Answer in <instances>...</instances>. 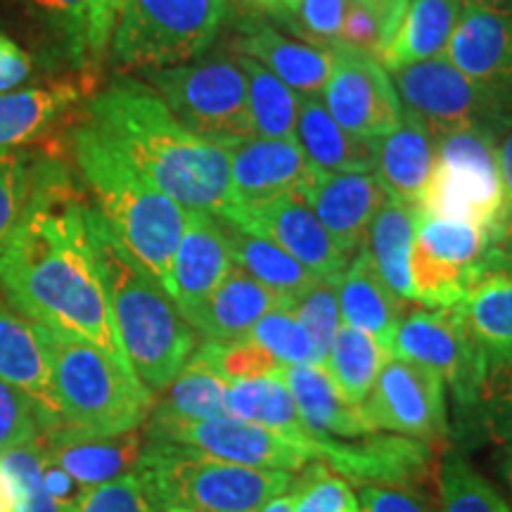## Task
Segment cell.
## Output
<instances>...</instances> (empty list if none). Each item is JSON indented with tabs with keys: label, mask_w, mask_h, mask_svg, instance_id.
Returning <instances> with one entry per match:
<instances>
[{
	"label": "cell",
	"mask_w": 512,
	"mask_h": 512,
	"mask_svg": "<svg viewBox=\"0 0 512 512\" xmlns=\"http://www.w3.org/2000/svg\"><path fill=\"white\" fill-rule=\"evenodd\" d=\"M145 437L190 446L207 456L228 460V463L261 467V470L297 472L318 460L313 448L297 444V441L256 425V422L233 418L181 420L150 413Z\"/></svg>",
	"instance_id": "7c38bea8"
},
{
	"label": "cell",
	"mask_w": 512,
	"mask_h": 512,
	"mask_svg": "<svg viewBox=\"0 0 512 512\" xmlns=\"http://www.w3.org/2000/svg\"><path fill=\"white\" fill-rule=\"evenodd\" d=\"M418 207L389 197L375 214L366 235V252L382 283L401 302H413L411 249Z\"/></svg>",
	"instance_id": "d6a6232c"
},
{
	"label": "cell",
	"mask_w": 512,
	"mask_h": 512,
	"mask_svg": "<svg viewBox=\"0 0 512 512\" xmlns=\"http://www.w3.org/2000/svg\"><path fill=\"white\" fill-rule=\"evenodd\" d=\"M294 498H297V491H294V482L285 494L275 496L273 501H268L261 512H292L294 510Z\"/></svg>",
	"instance_id": "91938a15"
},
{
	"label": "cell",
	"mask_w": 512,
	"mask_h": 512,
	"mask_svg": "<svg viewBox=\"0 0 512 512\" xmlns=\"http://www.w3.org/2000/svg\"><path fill=\"white\" fill-rule=\"evenodd\" d=\"M221 221V219H219ZM223 233H226L230 254H233L235 266L259 280L261 285L278 294L283 304L299 297L304 290L316 283V275L306 271L294 256L278 247L275 242L261 238V235L249 233L245 228L233 226V223L221 221Z\"/></svg>",
	"instance_id": "d590c367"
},
{
	"label": "cell",
	"mask_w": 512,
	"mask_h": 512,
	"mask_svg": "<svg viewBox=\"0 0 512 512\" xmlns=\"http://www.w3.org/2000/svg\"><path fill=\"white\" fill-rule=\"evenodd\" d=\"M368 3L382 15L384 27H387V36L389 41H392V36L396 34V29H399L401 24L403 12L408 8V0H368Z\"/></svg>",
	"instance_id": "6f0895ef"
},
{
	"label": "cell",
	"mask_w": 512,
	"mask_h": 512,
	"mask_svg": "<svg viewBox=\"0 0 512 512\" xmlns=\"http://www.w3.org/2000/svg\"><path fill=\"white\" fill-rule=\"evenodd\" d=\"M489 254H494L496 259H501L508 266H512V204H508L501 223H498L494 235H491Z\"/></svg>",
	"instance_id": "9f6ffc18"
},
{
	"label": "cell",
	"mask_w": 512,
	"mask_h": 512,
	"mask_svg": "<svg viewBox=\"0 0 512 512\" xmlns=\"http://www.w3.org/2000/svg\"><path fill=\"white\" fill-rule=\"evenodd\" d=\"M38 164L31 162V155L19 147L0 150V240L15 228V223L27 207Z\"/></svg>",
	"instance_id": "f6af8a7d"
},
{
	"label": "cell",
	"mask_w": 512,
	"mask_h": 512,
	"mask_svg": "<svg viewBox=\"0 0 512 512\" xmlns=\"http://www.w3.org/2000/svg\"><path fill=\"white\" fill-rule=\"evenodd\" d=\"M0 512H17L15 494H12L10 479L3 472V467H0Z\"/></svg>",
	"instance_id": "94428289"
},
{
	"label": "cell",
	"mask_w": 512,
	"mask_h": 512,
	"mask_svg": "<svg viewBox=\"0 0 512 512\" xmlns=\"http://www.w3.org/2000/svg\"><path fill=\"white\" fill-rule=\"evenodd\" d=\"M228 0H124L112 34L121 69L176 67L202 55L219 34Z\"/></svg>",
	"instance_id": "ba28073f"
},
{
	"label": "cell",
	"mask_w": 512,
	"mask_h": 512,
	"mask_svg": "<svg viewBox=\"0 0 512 512\" xmlns=\"http://www.w3.org/2000/svg\"><path fill=\"white\" fill-rule=\"evenodd\" d=\"M247 339L266 349L280 366H311L313 347L294 313L285 306L268 311L259 323L249 330Z\"/></svg>",
	"instance_id": "7bdbcfd3"
},
{
	"label": "cell",
	"mask_w": 512,
	"mask_h": 512,
	"mask_svg": "<svg viewBox=\"0 0 512 512\" xmlns=\"http://www.w3.org/2000/svg\"><path fill=\"white\" fill-rule=\"evenodd\" d=\"M221 221L275 242L316 278L335 280L349 266V259L339 252L337 242L309 204L294 195L256 204L235 202Z\"/></svg>",
	"instance_id": "2e32d148"
},
{
	"label": "cell",
	"mask_w": 512,
	"mask_h": 512,
	"mask_svg": "<svg viewBox=\"0 0 512 512\" xmlns=\"http://www.w3.org/2000/svg\"><path fill=\"white\" fill-rule=\"evenodd\" d=\"M339 316L351 328L366 332L384 349H392L394 332L401 320V299L382 283L373 261L361 247L342 275L335 280Z\"/></svg>",
	"instance_id": "f1b7e54d"
},
{
	"label": "cell",
	"mask_w": 512,
	"mask_h": 512,
	"mask_svg": "<svg viewBox=\"0 0 512 512\" xmlns=\"http://www.w3.org/2000/svg\"><path fill=\"white\" fill-rule=\"evenodd\" d=\"M162 512H197V510L185 508V505H178V503H162Z\"/></svg>",
	"instance_id": "03108f58"
},
{
	"label": "cell",
	"mask_w": 512,
	"mask_h": 512,
	"mask_svg": "<svg viewBox=\"0 0 512 512\" xmlns=\"http://www.w3.org/2000/svg\"><path fill=\"white\" fill-rule=\"evenodd\" d=\"M38 439L46 448L48 458L60 465L83 491L136 472L145 446V439L140 437L138 430L124 434H95L67 425L41 434Z\"/></svg>",
	"instance_id": "603a6c76"
},
{
	"label": "cell",
	"mask_w": 512,
	"mask_h": 512,
	"mask_svg": "<svg viewBox=\"0 0 512 512\" xmlns=\"http://www.w3.org/2000/svg\"><path fill=\"white\" fill-rule=\"evenodd\" d=\"M501 475H503V479H505V482H508V486L512 489V444L505 446V451H503Z\"/></svg>",
	"instance_id": "e7e4bbea"
},
{
	"label": "cell",
	"mask_w": 512,
	"mask_h": 512,
	"mask_svg": "<svg viewBox=\"0 0 512 512\" xmlns=\"http://www.w3.org/2000/svg\"><path fill=\"white\" fill-rule=\"evenodd\" d=\"M403 114L437 140L460 128L484 126L501 133L512 128V110L453 67L446 57L392 69Z\"/></svg>",
	"instance_id": "30bf717a"
},
{
	"label": "cell",
	"mask_w": 512,
	"mask_h": 512,
	"mask_svg": "<svg viewBox=\"0 0 512 512\" xmlns=\"http://www.w3.org/2000/svg\"><path fill=\"white\" fill-rule=\"evenodd\" d=\"M460 12L463 0H408L399 29L384 48L382 67L392 72L403 64L446 55Z\"/></svg>",
	"instance_id": "836d02e7"
},
{
	"label": "cell",
	"mask_w": 512,
	"mask_h": 512,
	"mask_svg": "<svg viewBox=\"0 0 512 512\" xmlns=\"http://www.w3.org/2000/svg\"><path fill=\"white\" fill-rule=\"evenodd\" d=\"M72 155L102 221L126 252L171 294V261L188 209L157 190L88 121L74 128Z\"/></svg>",
	"instance_id": "277c9868"
},
{
	"label": "cell",
	"mask_w": 512,
	"mask_h": 512,
	"mask_svg": "<svg viewBox=\"0 0 512 512\" xmlns=\"http://www.w3.org/2000/svg\"><path fill=\"white\" fill-rule=\"evenodd\" d=\"M74 512H162V505L138 472L88 489Z\"/></svg>",
	"instance_id": "c3c4849f"
},
{
	"label": "cell",
	"mask_w": 512,
	"mask_h": 512,
	"mask_svg": "<svg viewBox=\"0 0 512 512\" xmlns=\"http://www.w3.org/2000/svg\"><path fill=\"white\" fill-rule=\"evenodd\" d=\"M0 292L31 323L128 361L88 228V204L60 164H38L27 207L0 240Z\"/></svg>",
	"instance_id": "6da1fadb"
},
{
	"label": "cell",
	"mask_w": 512,
	"mask_h": 512,
	"mask_svg": "<svg viewBox=\"0 0 512 512\" xmlns=\"http://www.w3.org/2000/svg\"><path fill=\"white\" fill-rule=\"evenodd\" d=\"M226 415L233 420L256 422L268 430L283 434L306 448L316 451L318 437L306 430L280 368L271 375L247 377V380L228 382L226 387ZM318 458V451H316Z\"/></svg>",
	"instance_id": "4dcf8cb0"
},
{
	"label": "cell",
	"mask_w": 512,
	"mask_h": 512,
	"mask_svg": "<svg viewBox=\"0 0 512 512\" xmlns=\"http://www.w3.org/2000/svg\"><path fill=\"white\" fill-rule=\"evenodd\" d=\"M0 380L27 396L36 411L41 434L62 427L48 354L36 325L24 318L3 292H0Z\"/></svg>",
	"instance_id": "7402d4cb"
},
{
	"label": "cell",
	"mask_w": 512,
	"mask_h": 512,
	"mask_svg": "<svg viewBox=\"0 0 512 512\" xmlns=\"http://www.w3.org/2000/svg\"><path fill=\"white\" fill-rule=\"evenodd\" d=\"M41 437L36 411L27 396L0 380V453Z\"/></svg>",
	"instance_id": "f907efd6"
},
{
	"label": "cell",
	"mask_w": 512,
	"mask_h": 512,
	"mask_svg": "<svg viewBox=\"0 0 512 512\" xmlns=\"http://www.w3.org/2000/svg\"><path fill=\"white\" fill-rule=\"evenodd\" d=\"M280 375L290 389L306 430L313 437L358 439L375 432L368 425L361 406L344 399L323 368L280 366Z\"/></svg>",
	"instance_id": "4316f807"
},
{
	"label": "cell",
	"mask_w": 512,
	"mask_h": 512,
	"mask_svg": "<svg viewBox=\"0 0 512 512\" xmlns=\"http://www.w3.org/2000/svg\"><path fill=\"white\" fill-rule=\"evenodd\" d=\"M482 430L498 444H512V358H491L475 406Z\"/></svg>",
	"instance_id": "b9f144b4"
},
{
	"label": "cell",
	"mask_w": 512,
	"mask_h": 512,
	"mask_svg": "<svg viewBox=\"0 0 512 512\" xmlns=\"http://www.w3.org/2000/svg\"><path fill=\"white\" fill-rule=\"evenodd\" d=\"M252 3L259 5V8H264L266 12H271V15L275 17V15H280V12L292 10L299 0H252Z\"/></svg>",
	"instance_id": "be15d7a7"
},
{
	"label": "cell",
	"mask_w": 512,
	"mask_h": 512,
	"mask_svg": "<svg viewBox=\"0 0 512 512\" xmlns=\"http://www.w3.org/2000/svg\"><path fill=\"white\" fill-rule=\"evenodd\" d=\"M43 17L53 24L76 57L88 55L86 0H34Z\"/></svg>",
	"instance_id": "816d5d0a"
},
{
	"label": "cell",
	"mask_w": 512,
	"mask_h": 512,
	"mask_svg": "<svg viewBox=\"0 0 512 512\" xmlns=\"http://www.w3.org/2000/svg\"><path fill=\"white\" fill-rule=\"evenodd\" d=\"M36 330L48 354L62 425L95 434L136 432L145 425L155 394L131 366L86 339L41 325Z\"/></svg>",
	"instance_id": "5b68a950"
},
{
	"label": "cell",
	"mask_w": 512,
	"mask_h": 512,
	"mask_svg": "<svg viewBox=\"0 0 512 512\" xmlns=\"http://www.w3.org/2000/svg\"><path fill=\"white\" fill-rule=\"evenodd\" d=\"M432 164V136L406 114L394 131L377 140L375 174L394 200L418 204L432 176Z\"/></svg>",
	"instance_id": "1f68e13d"
},
{
	"label": "cell",
	"mask_w": 512,
	"mask_h": 512,
	"mask_svg": "<svg viewBox=\"0 0 512 512\" xmlns=\"http://www.w3.org/2000/svg\"><path fill=\"white\" fill-rule=\"evenodd\" d=\"M283 306V299L254 280L252 275L233 266L221 285L211 292L202 309L190 318L204 342L228 344L245 339L249 330L266 316L268 311Z\"/></svg>",
	"instance_id": "484cf974"
},
{
	"label": "cell",
	"mask_w": 512,
	"mask_h": 512,
	"mask_svg": "<svg viewBox=\"0 0 512 512\" xmlns=\"http://www.w3.org/2000/svg\"><path fill=\"white\" fill-rule=\"evenodd\" d=\"M498 162H501V176L505 192H508V202L512 204V128L498 143Z\"/></svg>",
	"instance_id": "680465c9"
},
{
	"label": "cell",
	"mask_w": 512,
	"mask_h": 512,
	"mask_svg": "<svg viewBox=\"0 0 512 512\" xmlns=\"http://www.w3.org/2000/svg\"><path fill=\"white\" fill-rule=\"evenodd\" d=\"M389 354L434 370L451 387L458 408L470 411L475 406L489 358L467 335L453 306L401 318Z\"/></svg>",
	"instance_id": "4fadbf2b"
},
{
	"label": "cell",
	"mask_w": 512,
	"mask_h": 512,
	"mask_svg": "<svg viewBox=\"0 0 512 512\" xmlns=\"http://www.w3.org/2000/svg\"><path fill=\"white\" fill-rule=\"evenodd\" d=\"M233 266L221 221L204 211H188L181 242L171 261V299L188 323Z\"/></svg>",
	"instance_id": "44dd1931"
},
{
	"label": "cell",
	"mask_w": 512,
	"mask_h": 512,
	"mask_svg": "<svg viewBox=\"0 0 512 512\" xmlns=\"http://www.w3.org/2000/svg\"><path fill=\"white\" fill-rule=\"evenodd\" d=\"M463 3H470V5H477V8L512 17V0H463Z\"/></svg>",
	"instance_id": "6125c7cd"
},
{
	"label": "cell",
	"mask_w": 512,
	"mask_h": 512,
	"mask_svg": "<svg viewBox=\"0 0 512 512\" xmlns=\"http://www.w3.org/2000/svg\"><path fill=\"white\" fill-rule=\"evenodd\" d=\"M441 512H512L489 479L458 451H448L439 467Z\"/></svg>",
	"instance_id": "ab89813d"
},
{
	"label": "cell",
	"mask_w": 512,
	"mask_h": 512,
	"mask_svg": "<svg viewBox=\"0 0 512 512\" xmlns=\"http://www.w3.org/2000/svg\"><path fill=\"white\" fill-rule=\"evenodd\" d=\"M88 124L183 209L216 219H226L233 209L228 152L188 131L152 88L112 83L95 95Z\"/></svg>",
	"instance_id": "7a4b0ae2"
},
{
	"label": "cell",
	"mask_w": 512,
	"mask_h": 512,
	"mask_svg": "<svg viewBox=\"0 0 512 512\" xmlns=\"http://www.w3.org/2000/svg\"><path fill=\"white\" fill-rule=\"evenodd\" d=\"M323 91L325 110L358 138L380 140L403 121L392 76L380 60L358 50H332V72Z\"/></svg>",
	"instance_id": "9a60e30c"
},
{
	"label": "cell",
	"mask_w": 512,
	"mask_h": 512,
	"mask_svg": "<svg viewBox=\"0 0 512 512\" xmlns=\"http://www.w3.org/2000/svg\"><path fill=\"white\" fill-rule=\"evenodd\" d=\"M238 57L247 79V105L254 124V136L287 140L294 138L302 95L294 93L287 83L245 55Z\"/></svg>",
	"instance_id": "f35d334b"
},
{
	"label": "cell",
	"mask_w": 512,
	"mask_h": 512,
	"mask_svg": "<svg viewBox=\"0 0 512 512\" xmlns=\"http://www.w3.org/2000/svg\"><path fill=\"white\" fill-rule=\"evenodd\" d=\"M318 463L335 475L361 486H406L415 489L432 477L434 448L430 441L411 437H380L370 432L358 439L316 441Z\"/></svg>",
	"instance_id": "e0dca14e"
},
{
	"label": "cell",
	"mask_w": 512,
	"mask_h": 512,
	"mask_svg": "<svg viewBox=\"0 0 512 512\" xmlns=\"http://www.w3.org/2000/svg\"><path fill=\"white\" fill-rule=\"evenodd\" d=\"M197 351L226 382L271 375L273 370L280 368V363L266 349H261L259 344H254L247 337L228 344L202 342Z\"/></svg>",
	"instance_id": "7dc6e473"
},
{
	"label": "cell",
	"mask_w": 512,
	"mask_h": 512,
	"mask_svg": "<svg viewBox=\"0 0 512 512\" xmlns=\"http://www.w3.org/2000/svg\"><path fill=\"white\" fill-rule=\"evenodd\" d=\"M294 140L313 169L323 174L375 169L377 140L358 138L339 126L318 98H302L299 102Z\"/></svg>",
	"instance_id": "f546056e"
},
{
	"label": "cell",
	"mask_w": 512,
	"mask_h": 512,
	"mask_svg": "<svg viewBox=\"0 0 512 512\" xmlns=\"http://www.w3.org/2000/svg\"><path fill=\"white\" fill-rule=\"evenodd\" d=\"M358 512H437L427 496L406 486H361Z\"/></svg>",
	"instance_id": "f5cc1de1"
},
{
	"label": "cell",
	"mask_w": 512,
	"mask_h": 512,
	"mask_svg": "<svg viewBox=\"0 0 512 512\" xmlns=\"http://www.w3.org/2000/svg\"><path fill=\"white\" fill-rule=\"evenodd\" d=\"M337 280V278H335ZM335 280L318 278L309 290H304L299 297L283 304L285 309L294 313L306 335L311 339L313 361L311 366L323 368L328 358L332 342H335L339 330V304H337V287Z\"/></svg>",
	"instance_id": "60d3db41"
},
{
	"label": "cell",
	"mask_w": 512,
	"mask_h": 512,
	"mask_svg": "<svg viewBox=\"0 0 512 512\" xmlns=\"http://www.w3.org/2000/svg\"><path fill=\"white\" fill-rule=\"evenodd\" d=\"M88 228L124 358L152 394H162L197 349V332L95 207H88Z\"/></svg>",
	"instance_id": "3957f363"
},
{
	"label": "cell",
	"mask_w": 512,
	"mask_h": 512,
	"mask_svg": "<svg viewBox=\"0 0 512 512\" xmlns=\"http://www.w3.org/2000/svg\"><path fill=\"white\" fill-rule=\"evenodd\" d=\"M226 387L228 382L192 351L169 387L162 392V399L155 403L152 413L181 420H221L226 415Z\"/></svg>",
	"instance_id": "8d00e7d4"
},
{
	"label": "cell",
	"mask_w": 512,
	"mask_h": 512,
	"mask_svg": "<svg viewBox=\"0 0 512 512\" xmlns=\"http://www.w3.org/2000/svg\"><path fill=\"white\" fill-rule=\"evenodd\" d=\"M498 138L491 128L470 126L434 140L432 176L415 204L418 214L470 221L494 235L510 204L498 162Z\"/></svg>",
	"instance_id": "52a82bcc"
},
{
	"label": "cell",
	"mask_w": 512,
	"mask_h": 512,
	"mask_svg": "<svg viewBox=\"0 0 512 512\" xmlns=\"http://www.w3.org/2000/svg\"><path fill=\"white\" fill-rule=\"evenodd\" d=\"M150 86L169 112L195 136L223 150L254 138L247 79L238 57L155 69L150 72Z\"/></svg>",
	"instance_id": "9c48e42d"
},
{
	"label": "cell",
	"mask_w": 512,
	"mask_h": 512,
	"mask_svg": "<svg viewBox=\"0 0 512 512\" xmlns=\"http://www.w3.org/2000/svg\"><path fill=\"white\" fill-rule=\"evenodd\" d=\"M138 475L162 503L197 512H261L292 486L283 470H261L207 456L197 448L145 439Z\"/></svg>",
	"instance_id": "8992f818"
},
{
	"label": "cell",
	"mask_w": 512,
	"mask_h": 512,
	"mask_svg": "<svg viewBox=\"0 0 512 512\" xmlns=\"http://www.w3.org/2000/svg\"><path fill=\"white\" fill-rule=\"evenodd\" d=\"M238 53L259 62L302 98H318L332 72V50L294 41L261 19H247L238 38Z\"/></svg>",
	"instance_id": "d4e9b609"
},
{
	"label": "cell",
	"mask_w": 512,
	"mask_h": 512,
	"mask_svg": "<svg viewBox=\"0 0 512 512\" xmlns=\"http://www.w3.org/2000/svg\"><path fill=\"white\" fill-rule=\"evenodd\" d=\"M226 152L230 157L235 202L240 204L268 202L285 195L302 200L318 176L294 138L254 136L228 147Z\"/></svg>",
	"instance_id": "ac0fdd59"
},
{
	"label": "cell",
	"mask_w": 512,
	"mask_h": 512,
	"mask_svg": "<svg viewBox=\"0 0 512 512\" xmlns=\"http://www.w3.org/2000/svg\"><path fill=\"white\" fill-rule=\"evenodd\" d=\"M453 309L489 361L512 358V266L486 254Z\"/></svg>",
	"instance_id": "cb8c5ba5"
},
{
	"label": "cell",
	"mask_w": 512,
	"mask_h": 512,
	"mask_svg": "<svg viewBox=\"0 0 512 512\" xmlns=\"http://www.w3.org/2000/svg\"><path fill=\"white\" fill-rule=\"evenodd\" d=\"M489 247L491 233L482 226L418 214L411 249L413 302L430 309L456 306Z\"/></svg>",
	"instance_id": "8fae6325"
},
{
	"label": "cell",
	"mask_w": 512,
	"mask_h": 512,
	"mask_svg": "<svg viewBox=\"0 0 512 512\" xmlns=\"http://www.w3.org/2000/svg\"><path fill=\"white\" fill-rule=\"evenodd\" d=\"M389 36L384 19L368 0H347V12L339 31V46L382 60Z\"/></svg>",
	"instance_id": "681fc988"
},
{
	"label": "cell",
	"mask_w": 512,
	"mask_h": 512,
	"mask_svg": "<svg viewBox=\"0 0 512 512\" xmlns=\"http://www.w3.org/2000/svg\"><path fill=\"white\" fill-rule=\"evenodd\" d=\"M446 60L512 110V17L463 3Z\"/></svg>",
	"instance_id": "d6986e66"
},
{
	"label": "cell",
	"mask_w": 512,
	"mask_h": 512,
	"mask_svg": "<svg viewBox=\"0 0 512 512\" xmlns=\"http://www.w3.org/2000/svg\"><path fill=\"white\" fill-rule=\"evenodd\" d=\"M31 76V57L12 38L0 34V93L17 91Z\"/></svg>",
	"instance_id": "11a10c76"
},
{
	"label": "cell",
	"mask_w": 512,
	"mask_h": 512,
	"mask_svg": "<svg viewBox=\"0 0 512 512\" xmlns=\"http://www.w3.org/2000/svg\"><path fill=\"white\" fill-rule=\"evenodd\" d=\"M17 512H74L86 491L48 458L41 439L0 453Z\"/></svg>",
	"instance_id": "83f0119b"
},
{
	"label": "cell",
	"mask_w": 512,
	"mask_h": 512,
	"mask_svg": "<svg viewBox=\"0 0 512 512\" xmlns=\"http://www.w3.org/2000/svg\"><path fill=\"white\" fill-rule=\"evenodd\" d=\"M347 12V0H299L292 10L280 12L275 19L304 38L311 46L323 50L339 48V31Z\"/></svg>",
	"instance_id": "ee69618b"
},
{
	"label": "cell",
	"mask_w": 512,
	"mask_h": 512,
	"mask_svg": "<svg viewBox=\"0 0 512 512\" xmlns=\"http://www.w3.org/2000/svg\"><path fill=\"white\" fill-rule=\"evenodd\" d=\"M368 425L401 437L437 441L448 434L444 380L434 370L389 356L361 403Z\"/></svg>",
	"instance_id": "5bb4252c"
},
{
	"label": "cell",
	"mask_w": 512,
	"mask_h": 512,
	"mask_svg": "<svg viewBox=\"0 0 512 512\" xmlns=\"http://www.w3.org/2000/svg\"><path fill=\"white\" fill-rule=\"evenodd\" d=\"M292 512H358V498L351 494L347 479H342L325 463L311 465L294 482Z\"/></svg>",
	"instance_id": "bcb514c9"
},
{
	"label": "cell",
	"mask_w": 512,
	"mask_h": 512,
	"mask_svg": "<svg viewBox=\"0 0 512 512\" xmlns=\"http://www.w3.org/2000/svg\"><path fill=\"white\" fill-rule=\"evenodd\" d=\"M389 356L392 354L380 347L373 337L344 323L339 325L323 370L344 399L361 406Z\"/></svg>",
	"instance_id": "74e56055"
},
{
	"label": "cell",
	"mask_w": 512,
	"mask_h": 512,
	"mask_svg": "<svg viewBox=\"0 0 512 512\" xmlns=\"http://www.w3.org/2000/svg\"><path fill=\"white\" fill-rule=\"evenodd\" d=\"M302 200L337 242L339 252L351 259L361 252L370 223L389 200V192L375 171H351V174L318 171L316 181L304 192Z\"/></svg>",
	"instance_id": "ffe728a7"
},
{
	"label": "cell",
	"mask_w": 512,
	"mask_h": 512,
	"mask_svg": "<svg viewBox=\"0 0 512 512\" xmlns=\"http://www.w3.org/2000/svg\"><path fill=\"white\" fill-rule=\"evenodd\" d=\"M124 0H86L88 12V55H105L110 46Z\"/></svg>",
	"instance_id": "db71d44e"
},
{
	"label": "cell",
	"mask_w": 512,
	"mask_h": 512,
	"mask_svg": "<svg viewBox=\"0 0 512 512\" xmlns=\"http://www.w3.org/2000/svg\"><path fill=\"white\" fill-rule=\"evenodd\" d=\"M79 98L81 86L74 81L0 93V150L22 147L38 138Z\"/></svg>",
	"instance_id": "e575fe53"
}]
</instances>
